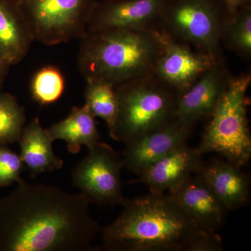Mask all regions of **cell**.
<instances>
[{
  "label": "cell",
  "mask_w": 251,
  "mask_h": 251,
  "mask_svg": "<svg viewBox=\"0 0 251 251\" xmlns=\"http://www.w3.org/2000/svg\"><path fill=\"white\" fill-rule=\"evenodd\" d=\"M95 118L85 104L74 106L65 119L50 126L47 131L52 141L64 140L68 150L76 154L82 146L89 148L99 141L100 135Z\"/></svg>",
  "instance_id": "18"
},
{
  "label": "cell",
  "mask_w": 251,
  "mask_h": 251,
  "mask_svg": "<svg viewBox=\"0 0 251 251\" xmlns=\"http://www.w3.org/2000/svg\"><path fill=\"white\" fill-rule=\"evenodd\" d=\"M115 221L100 229L108 251H221L222 238L201 228L168 193L125 199Z\"/></svg>",
  "instance_id": "2"
},
{
  "label": "cell",
  "mask_w": 251,
  "mask_h": 251,
  "mask_svg": "<svg viewBox=\"0 0 251 251\" xmlns=\"http://www.w3.org/2000/svg\"><path fill=\"white\" fill-rule=\"evenodd\" d=\"M82 193L23 181L0 202V250L92 251L100 234Z\"/></svg>",
  "instance_id": "1"
},
{
  "label": "cell",
  "mask_w": 251,
  "mask_h": 251,
  "mask_svg": "<svg viewBox=\"0 0 251 251\" xmlns=\"http://www.w3.org/2000/svg\"><path fill=\"white\" fill-rule=\"evenodd\" d=\"M162 51L152 74L179 94L187 90L218 61L191 46L175 40L160 29Z\"/></svg>",
  "instance_id": "9"
},
{
  "label": "cell",
  "mask_w": 251,
  "mask_h": 251,
  "mask_svg": "<svg viewBox=\"0 0 251 251\" xmlns=\"http://www.w3.org/2000/svg\"><path fill=\"white\" fill-rule=\"evenodd\" d=\"M192 126L176 119L161 128L125 143L124 167L139 175L147 168L187 143Z\"/></svg>",
  "instance_id": "11"
},
{
  "label": "cell",
  "mask_w": 251,
  "mask_h": 251,
  "mask_svg": "<svg viewBox=\"0 0 251 251\" xmlns=\"http://www.w3.org/2000/svg\"><path fill=\"white\" fill-rule=\"evenodd\" d=\"M87 148V156L73 170V184L90 203L122 204L125 198L122 193L121 155L110 145L99 141Z\"/></svg>",
  "instance_id": "8"
},
{
  "label": "cell",
  "mask_w": 251,
  "mask_h": 251,
  "mask_svg": "<svg viewBox=\"0 0 251 251\" xmlns=\"http://www.w3.org/2000/svg\"><path fill=\"white\" fill-rule=\"evenodd\" d=\"M224 1L231 14H234L244 5L251 3V0H224Z\"/></svg>",
  "instance_id": "24"
},
{
  "label": "cell",
  "mask_w": 251,
  "mask_h": 251,
  "mask_svg": "<svg viewBox=\"0 0 251 251\" xmlns=\"http://www.w3.org/2000/svg\"><path fill=\"white\" fill-rule=\"evenodd\" d=\"M34 41L52 46L87 34L98 0H17Z\"/></svg>",
  "instance_id": "7"
},
{
  "label": "cell",
  "mask_w": 251,
  "mask_h": 251,
  "mask_svg": "<svg viewBox=\"0 0 251 251\" xmlns=\"http://www.w3.org/2000/svg\"><path fill=\"white\" fill-rule=\"evenodd\" d=\"M18 143L20 156L34 178L41 173L60 170L64 161L54 153L52 141L47 129L43 128L39 117L25 126Z\"/></svg>",
  "instance_id": "17"
},
{
  "label": "cell",
  "mask_w": 251,
  "mask_h": 251,
  "mask_svg": "<svg viewBox=\"0 0 251 251\" xmlns=\"http://www.w3.org/2000/svg\"><path fill=\"white\" fill-rule=\"evenodd\" d=\"M232 77L224 62L217 63L179 94L176 117L192 126L196 122L209 119Z\"/></svg>",
  "instance_id": "12"
},
{
  "label": "cell",
  "mask_w": 251,
  "mask_h": 251,
  "mask_svg": "<svg viewBox=\"0 0 251 251\" xmlns=\"http://www.w3.org/2000/svg\"><path fill=\"white\" fill-rule=\"evenodd\" d=\"M25 168L19 154L0 145V188L21 183V175Z\"/></svg>",
  "instance_id": "23"
},
{
  "label": "cell",
  "mask_w": 251,
  "mask_h": 251,
  "mask_svg": "<svg viewBox=\"0 0 251 251\" xmlns=\"http://www.w3.org/2000/svg\"><path fill=\"white\" fill-rule=\"evenodd\" d=\"M117 112L110 137L124 144L176 118L179 94L153 74L115 86Z\"/></svg>",
  "instance_id": "4"
},
{
  "label": "cell",
  "mask_w": 251,
  "mask_h": 251,
  "mask_svg": "<svg viewBox=\"0 0 251 251\" xmlns=\"http://www.w3.org/2000/svg\"><path fill=\"white\" fill-rule=\"evenodd\" d=\"M230 14L224 0H168L160 29L223 62L221 33Z\"/></svg>",
  "instance_id": "6"
},
{
  "label": "cell",
  "mask_w": 251,
  "mask_h": 251,
  "mask_svg": "<svg viewBox=\"0 0 251 251\" xmlns=\"http://www.w3.org/2000/svg\"><path fill=\"white\" fill-rule=\"evenodd\" d=\"M250 74L232 76L203 133L196 150L201 154L219 153L236 166L251 158V136L248 120L247 92Z\"/></svg>",
  "instance_id": "5"
},
{
  "label": "cell",
  "mask_w": 251,
  "mask_h": 251,
  "mask_svg": "<svg viewBox=\"0 0 251 251\" xmlns=\"http://www.w3.org/2000/svg\"><path fill=\"white\" fill-rule=\"evenodd\" d=\"M80 41L77 66L82 76L115 86L152 74L162 51L160 29L90 31Z\"/></svg>",
  "instance_id": "3"
},
{
  "label": "cell",
  "mask_w": 251,
  "mask_h": 251,
  "mask_svg": "<svg viewBox=\"0 0 251 251\" xmlns=\"http://www.w3.org/2000/svg\"><path fill=\"white\" fill-rule=\"evenodd\" d=\"M85 105L95 117L106 123L108 130L115 123L117 112L115 86L104 80H86Z\"/></svg>",
  "instance_id": "20"
},
{
  "label": "cell",
  "mask_w": 251,
  "mask_h": 251,
  "mask_svg": "<svg viewBox=\"0 0 251 251\" xmlns=\"http://www.w3.org/2000/svg\"><path fill=\"white\" fill-rule=\"evenodd\" d=\"M25 123V112L17 98L0 92V145L18 143Z\"/></svg>",
  "instance_id": "21"
},
{
  "label": "cell",
  "mask_w": 251,
  "mask_h": 251,
  "mask_svg": "<svg viewBox=\"0 0 251 251\" xmlns=\"http://www.w3.org/2000/svg\"><path fill=\"white\" fill-rule=\"evenodd\" d=\"M168 0H103L98 1L87 32L128 29H160L162 14Z\"/></svg>",
  "instance_id": "10"
},
{
  "label": "cell",
  "mask_w": 251,
  "mask_h": 251,
  "mask_svg": "<svg viewBox=\"0 0 251 251\" xmlns=\"http://www.w3.org/2000/svg\"><path fill=\"white\" fill-rule=\"evenodd\" d=\"M221 43L239 57L251 58V4L229 15L223 27Z\"/></svg>",
  "instance_id": "19"
},
{
  "label": "cell",
  "mask_w": 251,
  "mask_h": 251,
  "mask_svg": "<svg viewBox=\"0 0 251 251\" xmlns=\"http://www.w3.org/2000/svg\"><path fill=\"white\" fill-rule=\"evenodd\" d=\"M196 175L204 180L228 211L249 204L250 181L242 168L227 160L203 162Z\"/></svg>",
  "instance_id": "15"
},
{
  "label": "cell",
  "mask_w": 251,
  "mask_h": 251,
  "mask_svg": "<svg viewBox=\"0 0 251 251\" xmlns=\"http://www.w3.org/2000/svg\"><path fill=\"white\" fill-rule=\"evenodd\" d=\"M64 75L58 67L53 65L41 68L31 79V97L40 105H49L58 100L64 94Z\"/></svg>",
  "instance_id": "22"
},
{
  "label": "cell",
  "mask_w": 251,
  "mask_h": 251,
  "mask_svg": "<svg viewBox=\"0 0 251 251\" xmlns=\"http://www.w3.org/2000/svg\"><path fill=\"white\" fill-rule=\"evenodd\" d=\"M10 66L0 57V85L4 82L5 77L9 72Z\"/></svg>",
  "instance_id": "25"
},
{
  "label": "cell",
  "mask_w": 251,
  "mask_h": 251,
  "mask_svg": "<svg viewBox=\"0 0 251 251\" xmlns=\"http://www.w3.org/2000/svg\"><path fill=\"white\" fill-rule=\"evenodd\" d=\"M203 162L202 154L196 148L184 144L147 168L139 175V181L150 193H168L196 174Z\"/></svg>",
  "instance_id": "14"
},
{
  "label": "cell",
  "mask_w": 251,
  "mask_h": 251,
  "mask_svg": "<svg viewBox=\"0 0 251 251\" xmlns=\"http://www.w3.org/2000/svg\"><path fill=\"white\" fill-rule=\"evenodd\" d=\"M33 41L17 0H0V57L10 67L16 65L27 56Z\"/></svg>",
  "instance_id": "16"
},
{
  "label": "cell",
  "mask_w": 251,
  "mask_h": 251,
  "mask_svg": "<svg viewBox=\"0 0 251 251\" xmlns=\"http://www.w3.org/2000/svg\"><path fill=\"white\" fill-rule=\"evenodd\" d=\"M168 193L201 228L217 232L224 225L228 210L198 175H191Z\"/></svg>",
  "instance_id": "13"
}]
</instances>
